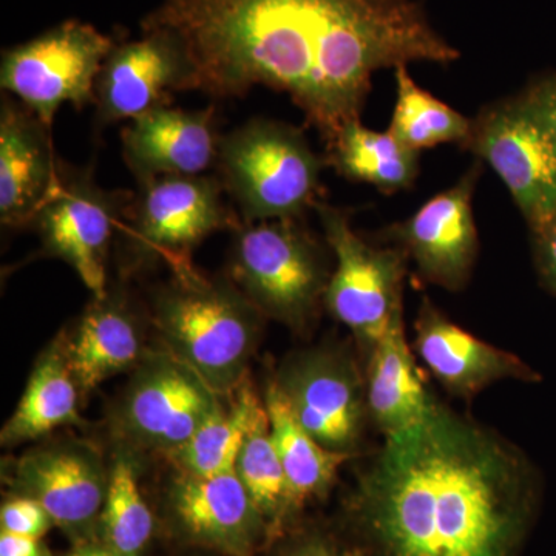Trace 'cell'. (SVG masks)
<instances>
[{"instance_id":"33","label":"cell","mask_w":556,"mask_h":556,"mask_svg":"<svg viewBox=\"0 0 556 556\" xmlns=\"http://www.w3.org/2000/svg\"><path fill=\"white\" fill-rule=\"evenodd\" d=\"M0 556H51L40 538L0 533Z\"/></svg>"},{"instance_id":"11","label":"cell","mask_w":556,"mask_h":556,"mask_svg":"<svg viewBox=\"0 0 556 556\" xmlns=\"http://www.w3.org/2000/svg\"><path fill=\"white\" fill-rule=\"evenodd\" d=\"M127 208L124 233L141 257L167 260L172 268L190 265V252L212 233L239 228L223 203L219 179L159 177L139 185Z\"/></svg>"},{"instance_id":"5","label":"cell","mask_w":556,"mask_h":556,"mask_svg":"<svg viewBox=\"0 0 556 556\" xmlns=\"http://www.w3.org/2000/svg\"><path fill=\"white\" fill-rule=\"evenodd\" d=\"M331 274L324 247L300 218L233 229L229 278L265 317L305 329L325 306Z\"/></svg>"},{"instance_id":"20","label":"cell","mask_w":556,"mask_h":556,"mask_svg":"<svg viewBox=\"0 0 556 556\" xmlns=\"http://www.w3.org/2000/svg\"><path fill=\"white\" fill-rule=\"evenodd\" d=\"M62 336L70 369L83 394L137 367L148 354L137 311L121 289L109 288L102 298H93L76 327Z\"/></svg>"},{"instance_id":"18","label":"cell","mask_w":556,"mask_h":556,"mask_svg":"<svg viewBox=\"0 0 556 556\" xmlns=\"http://www.w3.org/2000/svg\"><path fill=\"white\" fill-rule=\"evenodd\" d=\"M415 353L450 394L473 399L501 380L538 382L540 375L510 351L457 327L424 299L415 320Z\"/></svg>"},{"instance_id":"28","label":"cell","mask_w":556,"mask_h":556,"mask_svg":"<svg viewBox=\"0 0 556 556\" xmlns=\"http://www.w3.org/2000/svg\"><path fill=\"white\" fill-rule=\"evenodd\" d=\"M110 470L100 529L102 544L119 556H141L153 533V515L139 490L134 453L121 450Z\"/></svg>"},{"instance_id":"34","label":"cell","mask_w":556,"mask_h":556,"mask_svg":"<svg viewBox=\"0 0 556 556\" xmlns=\"http://www.w3.org/2000/svg\"><path fill=\"white\" fill-rule=\"evenodd\" d=\"M72 556H119L116 555L115 552L110 551L109 547H105L104 544H90L84 543L80 544L75 552H73Z\"/></svg>"},{"instance_id":"12","label":"cell","mask_w":556,"mask_h":556,"mask_svg":"<svg viewBox=\"0 0 556 556\" xmlns=\"http://www.w3.org/2000/svg\"><path fill=\"white\" fill-rule=\"evenodd\" d=\"M110 470L100 450L78 439H61L3 460L2 481L13 496L31 497L54 526L86 540L100 526Z\"/></svg>"},{"instance_id":"19","label":"cell","mask_w":556,"mask_h":556,"mask_svg":"<svg viewBox=\"0 0 556 556\" xmlns=\"http://www.w3.org/2000/svg\"><path fill=\"white\" fill-rule=\"evenodd\" d=\"M222 137L214 108L161 105L131 119L121 134L123 155L139 185L159 177H199L217 163Z\"/></svg>"},{"instance_id":"32","label":"cell","mask_w":556,"mask_h":556,"mask_svg":"<svg viewBox=\"0 0 556 556\" xmlns=\"http://www.w3.org/2000/svg\"><path fill=\"white\" fill-rule=\"evenodd\" d=\"M526 94L546 124L556 148V75L538 80L526 90Z\"/></svg>"},{"instance_id":"26","label":"cell","mask_w":556,"mask_h":556,"mask_svg":"<svg viewBox=\"0 0 556 556\" xmlns=\"http://www.w3.org/2000/svg\"><path fill=\"white\" fill-rule=\"evenodd\" d=\"M396 72V105L388 131L409 150L419 152L439 144L466 146L471 135V119L420 89L409 76L407 65Z\"/></svg>"},{"instance_id":"31","label":"cell","mask_w":556,"mask_h":556,"mask_svg":"<svg viewBox=\"0 0 556 556\" xmlns=\"http://www.w3.org/2000/svg\"><path fill=\"white\" fill-rule=\"evenodd\" d=\"M280 556H357L324 533L311 532L295 538Z\"/></svg>"},{"instance_id":"6","label":"cell","mask_w":556,"mask_h":556,"mask_svg":"<svg viewBox=\"0 0 556 556\" xmlns=\"http://www.w3.org/2000/svg\"><path fill=\"white\" fill-rule=\"evenodd\" d=\"M314 208L336 263L325 292V308L350 329L368 354L391 325L404 318L407 254L396 244L368 243L353 229L350 215L342 208L320 200Z\"/></svg>"},{"instance_id":"2","label":"cell","mask_w":556,"mask_h":556,"mask_svg":"<svg viewBox=\"0 0 556 556\" xmlns=\"http://www.w3.org/2000/svg\"><path fill=\"white\" fill-rule=\"evenodd\" d=\"M536 503V471L521 450L434 402L386 438L351 510L376 556H517Z\"/></svg>"},{"instance_id":"23","label":"cell","mask_w":556,"mask_h":556,"mask_svg":"<svg viewBox=\"0 0 556 556\" xmlns=\"http://www.w3.org/2000/svg\"><path fill=\"white\" fill-rule=\"evenodd\" d=\"M263 399L268 409L270 437L287 477L292 515L308 501L327 495L339 468L353 456L331 452L306 433L274 380Z\"/></svg>"},{"instance_id":"14","label":"cell","mask_w":556,"mask_h":556,"mask_svg":"<svg viewBox=\"0 0 556 556\" xmlns=\"http://www.w3.org/2000/svg\"><path fill=\"white\" fill-rule=\"evenodd\" d=\"M479 160L452 188L427 201L412 217L388 226L383 237L415 262L417 273L447 291H460L473 273L479 251L473 193Z\"/></svg>"},{"instance_id":"3","label":"cell","mask_w":556,"mask_h":556,"mask_svg":"<svg viewBox=\"0 0 556 556\" xmlns=\"http://www.w3.org/2000/svg\"><path fill=\"white\" fill-rule=\"evenodd\" d=\"M265 318L230 278L203 276L192 265L153 298L152 320L166 350L226 396L248 378Z\"/></svg>"},{"instance_id":"7","label":"cell","mask_w":556,"mask_h":556,"mask_svg":"<svg viewBox=\"0 0 556 556\" xmlns=\"http://www.w3.org/2000/svg\"><path fill=\"white\" fill-rule=\"evenodd\" d=\"M223 396L170 351H148L124 388L112 426L126 452L169 456L214 416Z\"/></svg>"},{"instance_id":"22","label":"cell","mask_w":556,"mask_h":556,"mask_svg":"<svg viewBox=\"0 0 556 556\" xmlns=\"http://www.w3.org/2000/svg\"><path fill=\"white\" fill-rule=\"evenodd\" d=\"M79 394L60 332L36 361L20 404L2 428L0 444L16 447L38 441L56 428L83 422Z\"/></svg>"},{"instance_id":"15","label":"cell","mask_w":556,"mask_h":556,"mask_svg":"<svg viewBox=\"0 0 556 556\" xmlns=\"http://www.w3.org/2000/svg\"><path fill=\"white\" fill-rule=\"evenodd\" d=\"M175 532L226 556H254L268 526L236 471L200 477L177 471L166 497Z\"/></svg>"},{"instance_id":"25","label":"cell","mask_w":556,"mask_h":556,"mask_svg":"<svg viewBox=\"0 0 556 556\" xmlns=\"http://www.w3.org/2000/svg\"><path fill=\"white\" fill-rule=\"evenodd\" d=\"M263 405L265 401L255 393L251 380L244 379L241 386L223 396L214 416L167 457L177 471L200 477L233 471L249 427Z\"/></svg>"},{"instance_id":"30","label":"cell","mask_w":556,"mask_h":556,"mask_svg":"<svg viewBox=\"0 0 556 556\" xmlns=\"http://www.w3.org/2000/svg\"><path fill=\"white\" fill-rule=\"evenodd\" d=\"M530 230L538 274L544 287L556 294V219Z\"/></svg>"},{"instance_id":"27","label":"cell","mask_w":556,"mask_h":556,"mask_svg":"<svg viewBox=\"0 0 556 556\" xmlns=\"http://www.w3.org/2000/svg\"><path fill=\"white\" fill-rule=\"evenodd\" d=\"M233 471L265 519L269 536H276L285 521L291 518V506L287 477L270 437L266 405L249 427Z\"/></svg>"},{"instance_id":"4","label":"cell","mask_w":556,"mask_h":556,"mask_svg":"<svg viewBox=\"0 0 556 556\" xmlns=\"http://www.w3.org/2000/svg\"><path fill=\"white\" fill-rule=\"evenodd\" d=\"M217 166L243 223H258L300 218L314 207L328 164L299 127L254 118L222 137Z\"/></svg>"},{"instance_id":"9","label":"cell","mask_w":556,"mask_h":556,"mask_svg":"<svg viewBox=\"0 0 556 556\" xmlns=\"http://www.w3.org/2000/svg\"><path fill=\"white\" fill-rule=\"evenodd\" d=\"M464 149L496 172L530 229L556 219V148L526 91L482 109Z\"/></svg>"},{"instance_id":"24","label":"cell","mask_w":556,"mask_h":556,"mask_svg":"<svg viewBox=\"0 0 556 556\" xmlns=\"http://www.w3.org/2000/svg\"><path fill=\"white\" fill-rule=\"evenodd\" d=\"M419 159V152L402 146L390 131L368 129L361 119L343 127L325 156L342 177L367 182L388 195L415 182Z\"/></svg>"},{"instance_id":"16","label":"cell","mask_w":556,"mask_h":556,"mask_svg":"<svg viewBox=\"0 0 556 556\" xmlns=\"http://www.w3.org/2000/svg\"><path fill=\"white\" fill-rule=\"evenodd\" d=\"M192 90V70L177 40L166 33L113 47L94 84V108L102 126L131 121L170 104L174 91Z\"/></svg>"},{"instance_id":"8","label":"cell","mask_w":556,"mask_h":556,"mask_svg":"<svg viewBox=\"0 0 556 556\" xmlns=\"http://www.w3.org/2000/svg\"><path fill=\"white\" fill-rule=\"evenodd\" d=\"M115 47L86 22H62L38 38L3 51L0 86L51 127L64 104H93L94 84Z\"/></svg>"},{"instance_id":"10","label":"cell","mask_w":556,"mask_h":556,"mask_svg":"<svg viewBox=\"0 0 556 556\" xmlns=\"http://www.w3.org/2000/svg\"><path fill=\"white\" fill-rule=\"evenodd\" d=\"M274 382L318 444L354 455L369 416L365 375L348 351L339 346L299 351L281 364Z\"/></svg>"},{"instance_id":"29","label":"cell","mask_w":556,"mask_h":556,"mask_svg":"<svg viewBox=\"0 0 556 556\" xmlns=\"http://www.w3.org/2000/svg\"><path fill=\"white\" fill-rule=\"evenodd\" d=\"M2 532L13 535L42 538L53 525L49 511L31 497L13 496L0 510Z\"/></svg>"},{"instance_id":"17","label":"cell","mask_w":556,"mask_h":556,"mask_svg":"<svg viewBox=\"0 0 556 556\" xmlns=\"http://www.w3.org/2000/svg\"><path fill=\"white\" fill-rule=\"evenodd\" d=\"M64 164L56 159L51 127L16 98L0 105V222L31 226L60 188Z\"/></svg>"},{"instance_id":"13","label":"cell","mask_w":556,"mask_h":556,"mask_svg":"<svg viewBox=\"0 0 556 556\" xmlns=\"http://www.w3.org/2000/svg\"><path fill=\"white\" fill-rule=\"evenodd\" d=\"M131 199L134 193L102 189L91 172L64 164L60 188L33 222L43 252L72 266L93 298L108 292L110 244Z\"/></svg>"},{"instance_id":"1","label":"cell","mask_w":556,"mask_h":556,"mask_svg":"<svg viewBox=\"0 0 556 556\" xmlns=\"http://www.w3.org/2000/svg\"><path fill=\"white\" fill-rule=\"evenodd\" d=\"M141 30L177 40L192 90L283 91L327 146L361 119L379 70L460 58L419 0H163Z\"/></svg>"},{"instance_id":"21","label":"cell","mask_w":556,"mask_h":556,"mask_svg":"<svg viewBox=\"0 0 556 556\" xmlns=\"http://www.w3.org/2000/svg\"><path fill=\"white\" fill-rule=\"evenodd\" d=\"M365 391L369 419L386 438L419 424L437 402L417 371L404 318L394 321L369 351Z\"/></svg>"}]
</instances>
